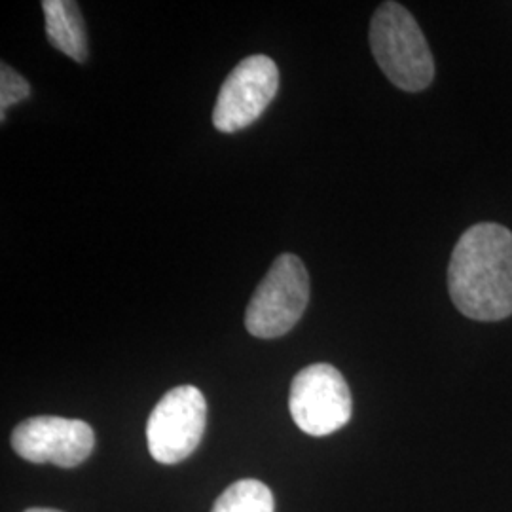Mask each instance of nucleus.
Returning a JSON list of instances; mask_svg holds the SVG:
<instances>
[{
    "instance_id": "obj_6",
    "label": "nucleus",
    "mask_w": 512,
    "mask_h": 512,
    "mask_svg": "<svg viewBox=\"0 0 512 512\" xmlns=\"http://www.w3.org/2000/svg\"><path fill=\"white\" fill-rule=\"evenodd\" d=\"M279 90V71L268 55H251L228 74L220 88L213 124L222 133L249 128L268 109Z\"/></svg>"
},
{
    "instance_id": "obj_1",
    "label": "nucleus",
    "mask_w": 512,
    "mask_h": 512,
    "mask_svg": "<svg viewBox=\"0 0 512 512\" xmlns=\"http://www.w3.org/2000/svg\"><path fill=\"white\" fill-rule=\"evenodd\" d=\"M448 293L465 317L501 321L512 315V232L495 222L471 226L448 266Z\"/></svg>"
},
{
    "instance_id": "obj_10",
    "label": "nucleus",
    "mask_w": 512,
    "mask_h": 512,
    "mask_svg": "<svg viewBox=\"0 0 512 512\" xmlns=\"http://www.w3.org/2000/svg\"><path fill=\"white\" fill-rule=\"evenodd\" d=\"M31 95L29 82L16 73L10 65H0V120H6V112L19 101Z\"/></svg>"
},
{
    "instance_id": "obj_11",
    "label": "nucleus",
    "mask_w": 512,
    "mask_h": 512,
    "mask_svg": "<svg viewBox=\"0 0 512 512\" xmlns=\"http://www.w3.org/2000/svg\"><path fill=\"white\" fill-rule=\"evenodd\" d=\"M23 512H61V511H55V509H27V511Z\"/></svg>"
},
{
    "instance_id": "obj_9",
    "label": "nucleus",
    "mask_w": 512,
    "mask_h": 512,
    "mask_svg": "<svg viewBox=\"0 0 512 512\" xmlns=\"http://www.w3.org/2000/svg\"><path fill=\"white\" fill-rule=\"evenodd\" d=\"M272 490L255 478H243L226 488L215 501L213 512H274Z\"/></svg>"
},
{
    "instance_id": "obj_8",
    "label": "nucleus",
    "mask_w": 512,
    "mask_h": 512,
    "mask_svg": "<svg viewBox=\"0 0 512 512\" xmlns=\"http://www.w3.org/2000/svg\"><path fill=\"white\" fill-rule=\"evenodd\" d=\"M42 10L50 44L76 63H84L88 59V37L78 4L73 0H44Z\"/></svg>"
},
{
    "instance_id": "obj_5",
    "label": "nucleus",
    "mask_w": 512,
    "mask_h": 512,
    "mask_svg": "<svg viewBox=\"0 0 512 512\" xmlns=\"http://www.w3.org/2000/svg\"><path fill=\"white\" fill-rule=\"evenodd\" d=\"M294 423L311 437H327L348 425L353 401L348 382L327 363L306 366L294 376L289 395Z\"/></svg>"
},
{
    "instance_id": "obj_2",
    "label": "nucleus",
    "mask_w": 512,
    "mask_h": 512,
    "mask_svg": "<svg viewBox=\"0 0 512 512\" xmlns=\"http://www.w3.org/2000/svg\"><path fill=\"white\" fill-rule=\"evenodd\" d=\"M370 48L382 73L399 90L423 92L435 78V61L418 21L399 2H384L370 21Z\"/></svg>"
},
{
    "instance_id": "obj_7",
    "label": "nucleus",
    "mask_w": 512,
    "mask_h": 512,
    "mask_svg": "<svg viewBox=\"0 0 512 512\" xmlns=\"http://www.w3.org/2000/svg\"><path fill=\"white\" fill-rule=\"evenodd\" d=\"M10 442L14 452L25 461L71 469L90 458L95 433L86 421L37 416L19 423Z\"/></svg>"
},
{
    "instance_id": "obj_4",
    "label": "nucleus",
    "mask_w": 512,
    "mask_h": 512,
    "mask_svg": "<svg viewBox=\"0 0 512 512\" xmlns=\"http://www.w3.org/2000/svg\"><path fill=\"white\" fill-rule=\"evenodd\" d=\"M205 427L207 403L202 391L194 385L173 387L148 418V452L162 465L181 463L200 446Z\"/></svg>"
},
{
    "instance_id": "obj_3",
    "label": "nucleus",
    "mask_w": 512,
    "mask_h": 512,
    "mask_svg": "<svg viewBox=\"0 0 512 512\" xmlns=\"http://www.w3.org/2000/svg\"><path fill=\"white\" fill-rule=\"evenodd\" d=\"M310 302V275L296 255L277 256L247 306L245 327L255 338L272 340L300 321Z\"/></svg>"
}]
</instances>
